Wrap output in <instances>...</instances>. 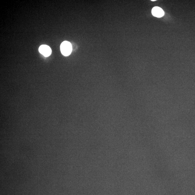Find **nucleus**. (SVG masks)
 Instances as JSON below:
<instances>
[{"label": "nucleus", "mask_w": 195, "mask_h": 195, "mask_svg": "<svg viewBox=\"0 0 195 195\" xmlns=\"http://www.w3.org/2000/svg\"><path fill=\"white\" fill-rule=\"evenodd\" d=\"M61 50L62 54L65 56H68L70 55L72 51L71 44L68 41H64L61 45Z\"/></svg>", "instance_id": "f257e3e1"}, {"label": "nucleus", "mask_w": 195, "mask_h": 195, "mask_svg": "<svg viewBox=\"0 0 195 195\" xmlns=\"http://www.w3.org/2000/svg\"><path fill=\"white\" fill-rule=\"evenodd\" d=\"M39 53L45 57H48L51 54V49L49 46L46 45H42L39 47Z\"/></svg>", "instance_id": "f03ea898"}, {"label": "nucleus", "mask_w": 195, "mask_h": 195, "mask_svg": "<svg viewBox=\"0 0 195 195\" xmlns=\"http://www.w3.org/2000/svg\"><path fill=\"white\" fill-rule=\"evenodd\" d=\"M152 13L154 16L158 18L162 17L164 15V12L162 8L159 7H155L152 10Z\"/></svg>", "instance_id": "7ed1b4c3"}, {"label": "nucleus", "mask_w": 195, "mask_h": 195, "mask_svg": "<svg viewBox=\"0 0 195 195\" xmlns=\"http://www.w3.org/2000/svg\"><path fill=\"white\" fill-rule=\"evenodd\" d=\"M151 1H156V0H152Z\"/></svg>", "instance_id": "20e7f679"}]
</instances>
